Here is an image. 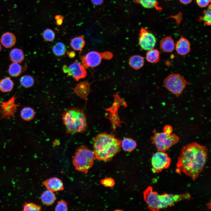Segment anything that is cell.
I'll list each match as a JSON object with an SVG mask.
<instances>
[{"mask_svg":"<svg viewBox=\"0 0 211 211\" xmlns=\"http://www.w3.org/2000/svg\"><path fill=\"white\" fill-rule=\"evenodd\" d=\"M207 150L196 142L183 147L176 164V171L183 172L195 180L203 171L206 163Z\"/></svg>","mask_w":211,"mask_h":211,"instance_id":"obj_1","label":"cell"},{"mask_svg":"<svg viewBox=\"0 0 211 211\" xmlns=\"http://www.w3.org/2000/svg\"><path fill=\"white\" fill-rule=\"evenodd\" d=\"M121 141L106 132L98 134L93 140V152L97 159L108 161L120 151Z\"/></svg>","mask_w":211,"mask_h":211,"instance_id":"obj_2","label":"cell"},{"mask_svg":"<svg viewBox=\"0 0 211 211\" xmlns=\"http://www.w3.org/2000/svg\"><path fill=\"white\" fill-rule=\"evenodd\" d=\"M143 195L148 209L152 211H158L181 201L189 200L191 198L188 193L175 195L166 193L159 194L154 191L151 186L148 187L144 191Z\"/></svg>","mask_w":211,"mask_h":211,"instance_id":"obj_3","label":"cell"},{"mask_svg":"<svg viewBox=\"0 0 211 211\" xmlns=\"http://www.w3.org/2000/svg\"><path fill=\"white\" fill-rule=\"evenodd\" d=\"M62 119L66 133H84L87 130L86 116L82 110L76 107L69 108L64 112Z\"/></svg>","mask_w":211,"mask_h":211,"instance_id":"obj_4","label":"cell"},{"mask_svg":"<svg viewBox=\"0 0 211 211\" xmlns=\"http://www.w3.org/2000/svg\"><path fill=\"white\" fill-rule=\"evenodd\" d=\"M95 157L93 151L81 145L77 148L72 156L73 164L76 170L86 174L93 165Z\"/></svg>","mask_w":211,"mask_h":211,"instance_id":"obj_5","label":"cell"},{"mask_svg":"<svg viewBox=\"0 0 211 211\" xmlns=\"http://www.w3.org/2000/svg\"><path fill=\"white\" fill-rule=\"evenodd\" d=\"M153 132L154 134L151 140L159 151H167L179 140V137L175 134L169 135L164 132H157L155 130Z\"/></svg>","mask_w":211,"mask_h":211,"instance_id":"obj_6","label":"cell"},{"mask_svg":"<svg viewBox=\"0 0 211 211\" xmlns=\"http://www.w3.org/2000/svg\"><path fill=\"white\" fill-rule=\"evenodd\" d=\"M164 87L176 96H180L187 85L190 84L184 77L178 74L169 75L164 80Z\"/></svg>","mask_w":211,"mask_h":211,"instance_id":"obj_7","label":"cell"},{"mask_svg":"<svg viewBox=\"0 0 211 211\" xmlns=\"http://www.w3.org/2000/svg\"><path fill=\"white\" fill-rule=\"evenodd\" d=\"M113 57V54L109 51L100 52L95 51L89 52L84 56L80 57L82 65L85 68H93L98 65L102 59H110Z\"/></svg>","mask_w":211,"mask_h":211,"instance_id":"obj_8","label":"cell"},{"mask_svg":"<svg viewBox=\"0 0 211 211\" xmlns=\"http://www.w3.org/2000/svg\"><path fill=\"white\" fill-rule=\"evenodd\" d=\"M171 159L165 152L158 151L153 154L151 158L152 171L158 173L170 166Z\"/></svg>","mask_w":211,"mask_h":211,"instance_id":"obj_9","label":"cell"},{"mask_svg":"<svg viewBox=\"0 0 211 211\" xmlns=\"http://www.w3.org/2000/svg\"><path fill=\"white\" fill-rule=\"evenodd\" d=\"M62 70L64 73L67 74V77L72 76L77 81L85 78L87 75L85 68L77 60L69 66L64 65Z\"/></svg>","mask_w":211,"mask_h":211,"instance_id":"obj_10","label":"cell"},{"mask_svg":"<svg viewBox=\"0 0 211 211\" xmlns=\"http://www.w3.org/2000/svg\"><path fill=\"white\" fill-rule=\"evenodd\" d=\"M156 42L154 34L144 28L141 29L139 38V44L143 50L148 51L154 48Z\"/></svg>","mask_w":211,"mask_h":211,"instance_id":"obj_11","label":"cell"},{"mask_svg":"<svg viewBox=\"0 0 211 211\" xmlns=\"http://www.w3.org/2000/svg\"><path fill=\"white\" fill-rule=\"evenodd\" d=\"M16 98L15 95L6 102L1 101L0 115L2 118H5L8 119L11 117H14L17 107L19 106L15 103Z\"/></svg>","mask_w":211,"mask_h":211,"instance_id":"obj_12","label":"cell"},{"mask_svg":"<svg viewBox=\"0 0 211 211\" xmlns=\"http://www.w3.org/2000/svg\"><path fill=\"white\" fill-rule=\"evenodd\" d=\"M42 184L48 190L52 192L62 190L64 189L62 182L57 177H53L47 179L44 181Z\"/></svg>","mask_w":211,"mask_h":211,"instance_id":"obj_13","label":"cell"},{"mask_svg":"<svg viewBox=\"0 0 211 211\" xmlns=\"http://www.w3.org/2000/svg\"><path fill=\"white\" fill-rule=\"evenodd\" d=\"M175 49L178 54L181 55H186L190 51V43L187 39L182 37L176 43Z\"/></svg>","mask_w":211,"mask_h":211,"instance_id":"obj_14","label":"cell"},{"mask_svg":"<svg viewBox=\"0 0 211 211\" xmlns=\"http://www.w3.org/2000/svg\"><path fill=\"white\" fill-rule=\"evenodd\" d=\"M0 40L2 45L7 48L12 47L16 42L15 36L13 33L9 32L4 33L1 37Z\"/></svg>","mask_w":211,"mask_h":211,"instance_id":"obj_15","label":"cell"},{"mask_svg":"<svg viewBox=\"0 0 211 211\" xmlns=\"http://www.w3.org/2000/svg\"><path fill=\"white\" fill-rule=\"evenodd\" d=\"M175 43L171 36H167L161 40L160 45V48L164 52H171L175 48Z\"/></svg>","mask_w":211,"mask_h":211,"instance_id":"obj_16","label":"cell"},{"mask_svg":"<svg viewBox=\"0 0 211 211\" xmlns=\"http://www.w3.org/2000/svg\"><path fill=\"white\" fill-rule=\"evenodd\" d=\"M85 41L84 37L79 35L74 37L70 40V45L74 50L81 52L85 46Z\"/></svg>","mask_w":211,"mask_h":211,"instance_id":"obj_17","label":"cell"},{"mask_svg":"<svg viewBox=\"0 0 211 211\" xmlns=\"http://www.w3.org/2000/svg\"><path fill=\"white\" fill-rule=\"evenodd\" d=\"M9 57L12 62L21 63L25 58L23 51L22 49L14 48L10 52Z\"/></svg>","mask_w":211,"mask_h":211,"instance_id":"obj_18","label":"cell"},{"mask_svg":"<svg viewBox=\"0 0 211 211\" xmlns=\"http://www.w3.org/2000/svg\"><path fill=\"white\" fill-rule=\"evenodd\" d=\"M74 90L78 95L86 97L90 91V84L87 81H84L78 84Z\"/></svg>","mask_w":211,"mask_h":211,"instance_id":"obj_19","label":"cell"},{"mask_svg":"<svg viewBox=\"0 0 211 211\" xmlns=\"http://www.w3.org/2000/svg\"><path fill=\"white\" fill-rule=\"evenodd\" d=\"M136 3L146 8H154L158 11L162 9L157 0H134Z\"/></svg>","mask_w":211,"mask_h":211,"instance_id":"obj_20","label":"cell"},{"mask_svg":"<svg viewBox=\"0 0 211 211\" xmlns=\"http://www.w3.org/2000/svg\"><path fill=\"white\" fill-rule=\"evenodd\" d=\"M40 199L43 204L50 205L55 202L56 198L53 192L47 190L42 193Z\"/></svg>","mask_w":211,"mask_h":211,"instance_id":"obj_21","label":"cell"},{"mask_svg":"<svg viewBox=\"0 0 211 211\" xmlns=\"http://www.w3.org/2000/svg\"><path fill=\"white\" fill-rule=\"evenodd\" d=\"M129 63L130 65L132 68L135 69H138L144 65V60L142 56L135 55L130 58Z\"/></svg>","mask_w":211,"mask_h":211,"instance_id":"obj_22","label":"cell"},{"mask_svg":"<svg viewBox=\"0 0 211 211\" xmlns=\"http://www.w3.org/2000/svg\"><path fill=\"white\" fill-rule=\"evenodd\" d=\"M160 54L158 50L153 48L148 50L146 54V59L149 62L157 63L160 61Z\"/></svg>","mask_w":211,"mask_h":211,"instance_id":"obj_23","label":"cell"},{"mask_svg":"<svg viewBox=\"0 0 211 211\" xmlns=\"http://www.w3.org/2000/svg\"><path fill=\"white\" fill-rule=\"evenodd\" d=\"M122 149L125 151L131 152L133 151L137 146L136 142L133 139L130 138H124L121 142Z\"/></svg>","mask_w":211,"mask_h":211,"instance_id":"obj_24","label":"cell"},{"mask_svg":"<svg viewBox=\"0 0 211 211\" xmlns=\"http://www.w3.org/2000/svg\"><path fill=\"white\" fill-rule=\"evenodd\" d=\"M14 86L13 81L9 77L4 78L0 81V90L4 92L11 91Z\"/></svg>","mask_w":211,"mask_h":211,"instance_id":"obj_25","label":"cell"},{"mask_svg":"<svg viewBox=\"0 0 211 211\" xmlns=\"http://www.w3.org/2000/svg\"><path fill=\"white\" fill-rule=\"evenodd\" d=\"M35 115L34 110L31 108L27 107L22 109L21 112V116L23 119L29 121L32 120Z\"/></svg>","mask_w":211,"mask_h":211,"instance_id":"obj_26","label":"cell"},{"mask_svg":"<svg viewBox=\"0 0 211 211\" xmlns=\"http://www.w3.org/2000/svg\"><path fill=\"white\" fill-rule=\"evenodd\" d=\"M22 70V67L19 63L13 62L9 66L8 72L11 76L16 77L21 74Z\"/></svg>","mask_w":211,"mask_h":211,"instance_id":"obj_27","label":"cell"},{"mask_svg":"<svg viewBox=\"0 0 211 211\" xmlns=\"http://www.w3.org/2000/svg\"><path fill=\"white\" fill-rule=\"evenodd\" d=\"M67 48L65 45L62 42H58L55 44L52 48L54 54L57 56H62L66 53Z\"/></svg>","mask_w":211,"mask_h":211,"instance_id":"obj_28","label":"cell"},{"mask_svg":"<svg viewBox=\"0 0 211 211\" xmlns=\"http://www.w3.org/2000/svg\"><path fill=\"white\" fill-rule=\"evenodd\" d=\"M20 81L21 84L25 88H29L32 87L34 83L33 78L29 75H25L22 76L20 79Z\"/></svg>","mask_w":211,"mask_h":211,"instance_id":"obj_29","label":"cell"},{"mask_svg":"<svg viewBox=\"0 0 211 211\" xmlns=\"http://www.w3.org/2000/svg\"><path fill=\"white\" fill-rule=\"evenodd\" d=\"M203 15L200 16L198 18L199 21L204 22V23L208 26H210L211 23V5L209 4L207 10H205L203 12Z\"/></svg>","mask_w":211,"mask_h":211,"instance_id":"obj_30","label":"cell"},{"mask_svg":"<svg viewBox=\"0 0 211 211\" xmlns=\"http://www.w3.org/2000/svg\"><path fill=\"white\" fill-rule=\"evenodd\" d=\"M42 36L45 40L48 42H51L55 39V34L52 30L50 29L47 28L43 31Z\"/></svg>","mask_w":211,"mask_h":211,"instance_id":"obj_31","label":"cell"},{"mask_svg":"<svg viewBox=\"0 0 211 211\" xmlns=\"http://www.w3.org/2000/svg\"><path fill=\"white\" fill-rule=\"evenodd\" d=\"M23 211H40L41 206L33 203H25L23 205Z\"/></svg>","mask_w":211,"mask_h":211,"instance_id":"obj_32","label":"cell"},{"mask_svg":"<svg viewBox=\"0 0 211 211\" xmlns=\"http://www.w3.org/2000/svg\"><path fill=\"white\" fill-rule=\"evenodd\" d=\"M67 210V204L64 200H62L58 202L55 208V211H65Z\"/></svg>","mask_w":211,"mask_h":211,"instance_id":"obj_33","label":"cell"},{"mask_svg":"<svg viewBox=\"0 0 211 211\" xmlns=\"http://www.w3.org/2000/svg\"><path fill=\"white\" fill-rule=\"evenodd\" d=\"M101 183L105 186L111 187L114 186L115 181L112 178H106L101 180Z\"/></svg>","mask_w":211,"mask_h":211,"instance_id":"obj_34","label":"cell"},{"mask_svg":"<svg viewBox=\"0 0 211 211\" xmlns=\"http://www.w3.org/2000/svg\"><path fill=\"white\" fill-rule=\"evenodd\" d=\"M196 1L197 5L201 8L207 7L210 2V0H196Z\"/></svg>","mask_w":211,"mask_h":211,"instance_id":"obj_35","label":"cell"},{"mask_svg":"<svg viewBox=\"0 0 211 211\" xmlns=\"http://www.w3.org/2000/svg\"><path fill=\"white\" fill-rule=\"evenodd\" d=\"M163 131L164 132L168 135H171L172 133L173 128L171 125H166L164 127Z\"/></svg>","mask_w":211,"mask_h":211,"instance_id":"obj_36","label":"cell"},{"mask_svg":"<svg viewBox=\"0 0 211 211\" xmlns=\"http://www.w3.org/2000/svg\"><path fill=\"white\" fill-rule=\"evenodd\" d=\"M63 17L60 15H57L55 17L57 25H61L63 22Z\"/></svg>","mask_w":211,"mask_h":211,"instance_id":"obj_37","label":"cell"},{"mask_svg":"<svg viewBox=\"0 0 211 211\" xmlns=\"http://www.w3.org/2000/svg\"><path fill=\"white\" fill-rule=\"evenodd\" d=\"M94 5L97 6L101 5L104 1V0H90Z\"/></svg>","mask_w":211,"mask_h":211,"instance_id":"obj_38","label":"cell"},{"mask_svg":"<svg viewBox=\"0 0 211 211\" xmlns=\"http://www.w3.org/2000/svg\"><path fill=\"white\" fill-rule=\"evenodd\" d=\"M67 54L70 58H74L76 56L75 52L73 51H67Z\"/></svg>","mask_w":211,"mask_h":211,"instance_id":"obj_39","label":"cell"},{"mask_svg":"<svg viewBox=\"0 0 211 211\" xmlns=\"http://www.w3.org/2000/svg\"><path fill=\"white\" fill-rule=\"evenodd\" d=\"M180 1L184 4H187L190 3L193 0H179Z\"/></svg>","mask_w":211,"mask_h":211,"instance_id":"obj_40","label":"cell"},{"mask_svg":"<svg viewBox=\"0 0 211 211\" xmlns=\"http://www.w3.org/2000/svg\"><path fill=\"white\" fill-rule=\"evenodd\" d=\"M1 44L0 43V52L1 51Z\"/></svg>","mask_w":211,"mask_h":211,"instance_id":"obj_41","label":"cell"},{"mask_svg":"<svg viewBox=\"0 0 211 211\" xmlns=\"http://www.w3.org/2000/svg\"><path fill=\"white\" fill-rule=\"evenodd\" d=\"M1 99L0 98V106L1 105Z\"/></svg>","mask_w":211,"mask_h":211,"instance_id":"obj_42","label":"cell"},{"mask_svg":"<svg viewBox=\"0 0 211 211\" xmlns=\"http://www.w3.org/2000/svg\"></svg>","mask_w":211,"mask_h":211,"instance_id":"obj_43","label":"cell"}]
</instances>
